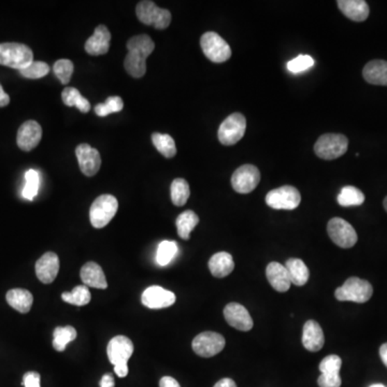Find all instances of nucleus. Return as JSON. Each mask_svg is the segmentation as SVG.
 <instances>
[{
  "mask_svg": "<svg viewBox=\"0 0 387 387\" xmlns=\"http://www.w3.org/2000/svg\"><path fill=\"white\" fill-rule=\"evenodd\" d=\"M155 49L154 41L147 35L131 37L127 42L126 55L124 67L127 74L133 78H142L147 72V58Z\"/></svg>",
  "mask_w": 387,
  "mask_h": 387,
  "instance_id": "nucleus-1",
  "label": "nucleus"
},
{
  "mask_svg": "<svg viewBox=\"0 0 387 387\" xmlns=\"http://www.w3.org/2000/svg\"><path fill=\"white\" fill-rule=\"evenodd\" d=\"M33 62V53L27 45L17 42L0 43V65L22 70Z\"/></svg>",
  "mask_w": 387,
  "mask_h": 387,
  "instance_id": "nucleus-2",
  "label": "nucleus"
},
{
  "mask_svg": "<svg viewBox=\"0 0 387 387\" xmlns=\"http://www.w3.org/2000/svg\"><path fill=\"white\" fill-rule=\"evenodd\" d=\"M373 288L368 281L352 277L343 286L336 290L335 296L339 302H353L363 304L372 297Z\"/></svg>",
  "mask_w": 387,
  "mask_h": 387,
  "instance_id": "nucleus-3",
  "label": "nucleus"
},
{
  "mask_svg": "<svg viewBox=\"0 0 387 387\" xmlns=\"http://www.w3.org/2000/svg\"><path fill=\"white\" fill-rule=\"evenodd\" d=\"M349 140L341 133H325L314 145V152L320 158L333 160L347 153Z\"/></svg>",
  "mask_w": 387,
  "mask_h": 387,
  "instance_id": "nucleus-4",
  "label": "nucleus"
},
{
  "mask_svg": "<svg viewBox=\"0 0 387 387\" xmlns=\"http://www.w3.org/2000/svg\"><path fill=\"white\" fill-rule=\"evenodd\" d=\"M135 15L141 23L156 29H166L172 23L170 11L157 7L153 1L149 0H143L137 5Z\"/></svg>",
  "mask_w": 387,
  "mask_h": 387,
  "instance_id": "nucleus-5",
  "label": "nucleus"
},
{
  "mask_svg": "<svg viewBox=\"0 0 387 387\" xmlns=\"http://www.w3.org/2000/svg\"><path fill=\"white\" fill-rule=\"evenodd\" d=\"M119 209V202L115 196L101 195L93 202L90 210V224L95 229H104L115 217Z\"/></svg>",
  "mask_w": 387,
  "mask_h": 387,
  "instance_id": "nucleus-6",
  "label": "nucleus"
},
{
  "mask_svg": "<svg viewBox=\"0 0 387 387\" xmlns=\"http://www.w3.org/2000/svg\"><path fill=\"white\" fill-rule=\"evenodd\" d=\"M202 52L206 58L216 64L229 60L231 56V49L219 33L208 31L204 33L200 39Z\"/></svg>",
  "mask_w": 387,
  "mask_h": 387,
  "instance_id": "nucleus-7",
  "label": "nucleus"
},
{
  "mask_svg": "<svg viewBox=\"0 0 387 387\" xmlns=\"http://www.w3.org/2000/svg\"><path fill=\"white\" fill-rule=\"evenodd\" d=\"M327 233L333 242L343 249L354 247L359 239L354 227L341 217H334L328 222Z\"/></svg>",
  "mask_w": 387,
  "mask_h": 387,
  "instance_id": "nucleus-8",
  "label": "nucleus"
},
{
  "mask_svg": "<svg viewBox=\"0 0 387 387\" xmlns=\"http://www.w3.org/2000/svg\"><path fill=\"white\" fill-rule=\"evenodd\" d=\"M302 202L299 190L286 186L270 190L266 195V204L276 210H295Z\"/></svg>",
  "mask_w": 387,
  "mask_h": 387,
  "instance_id": "nucleus-9",
  "label": "nucleus"
},
{
  "mask_svg": "<svg viewBox=\"0 0 387 387\" xmlns=\"http://www.w3.org/2000/svg\"><path fill=\"white\" fill-rule=\"evenodd\" d=\"M247 129V120L241 113L229 115L219 129L217 137L223 145H233L243 138Z\"/></svg>",
  "mask_w": 387,
  "mask_h": 387,
  "instance_id": "nucleus-10",
  "label": "nucleus"
},
{
  "mask_svg": "<svg viewBox=\"0 0 387 387\" xmlns=\"http://www.w3.org/2000/svg\"><path fill=\"white\" fill-rule=\"evenodd\" d=\"M225 338L214 331H204L192 340V347L196 354L204 359L215 356L225 347Z\"/></svg>",
  "mask_w": 387,
  "mask_h": 387,
  "instance_id": "nucleus-11",
  "label": "nucleus"
},
{
  "mask_svg": "<svg viewBox=\"0 0 387 387\" xmlns=\"http://www.w3.org/2000/svg\"><path fill=\"white\" fill-rule=\"evenodd\" d=\"M261 181V172L254 165H243L233 172L231 186L239 194H249L253 192Z\"/></svg>",
  "mask_w": 387,
  "mask_h": 387,
  "instance_id": "nucleus-12",
  "label": "nucleus"
},
{
  "mask_svg": "<svg viewBox=\"0 0 387 387\" xmlns=\"http://www.w3.org/2000/svg\"><path fill=\"white\" fill-rule=\"evenodd\" d=\"M107 353L110 363H113L115 367L127 365L133 353V343L125 336H117L110 340Z\"/></svg>",
  "mask_w": 387,
  "mask_h": 387,
  "instance_id": "nucleus-13",
  "label": "nucleus"
},
{
  "mask_svg": "<svg viewBox=\"0 0 387 387\" xmlns=\"http://www.w3.org/2000/svg\"><path fill=\"white\" fill-rule=\"evenodd\" d=\"M76 155L82 174L86 176H94L99 172L101 157L96 149L88 143H82L76 147Z\"/></svg>",
  "mask_w": 387,
  "mask_h": 387,
  "instance_id": "nucleus-14",
  "label": "nucleus"
},
{
  "mask_svg": "<svg viewBox=\"0 0 387 387\" xmlns=\"http://www.w3.org/2000/svg\"><path fill=\"white\" fill-rule=\"evenodd\" d=\"M141 302L149 309H164L176 302V295L160 286H151L143 292Z\"/></svg>",
  "mask_w": 387,
  "mask_h": 387,
  "instance_id": "nucleus-15",
  "label": "nucleus"
},
{
  "mask_svg": "<svg viewBox=\"0 0 387 387\" xmlns=\"http://www.w3.org/2000/svg\"><path fill=\"white\" fill-rule=\"evenodd\" d=\"M224 318L231 327L241 330V331H249L254 325L249 311L242 304H237V302H231L225 306Z\"/></svg>",
  "mask_w": 387,
  "mask_h": 387,
  "instance_id": "nucleus-16",
  "label": "nucleus"
},
{
  "mask_svg": "<svg viewBox=\"0 0 387 387\" xmlns=\"http://www.w3.org/2000/svg\"><path fill=\"white\" fill-rule=\"evenodd\" d=\"M42 138V129L36 121H27L22 124L17 131V143L25 152L33 150Z\"/></svg>",
  "mask_w": 387,
  "mask_h": 387,
  "instance_id": "nucleus-17",
  "label": "nucleus"
},
{
  "mask_svg": "<svg viewBox=\"0 0 387 387\" xmlns=\"http://www.w3.org/2000/svg\"><path fill=\"white\" fill-rule=\"evenodd\" d=\"M58 271H60V258L55 253H45L37 261V278L44 284H51L58 277Z\"/></svg>",
  "mask_w": 387,
  "mask_h": 387,
  "instance_id": "nucleus-18",
  "label": "nucleus"
},
{
  "mask_svg": "<svg viewBox=\"0 0 387 387\" xmlns=\"http://www.w3.org/2000/svg\"><path fill=\"white\" fill-rule=\"evenodd\" d=\"M110 41H111V33L105 25H99L96 27L93 36H90L85 43V51L93 56L107 54L110 49Z\"/></svg>",
  "mask_w": 387,
  "mask_h": 387,
  "instance_id": "nucleus-19",
  "label": "nucleus"
},
{
  "mask_svg": "<svg viewBox=\"0 0 387 387\" xmlns=\"http://www.w3.org/2000/svg\"><path fill=\"white\" fill-rule=\"evenodd\" d=\"M266 277L269 283H270V286L277 292L286 293L290 290L292 281H290L288 269L284 265L277 263V261H272L267 266Z\"/></svg>",
  "mask_w": 387,
  "mask_h": 387,
  "instance_id": "nucleus-20",
  "label": "nucleus"
},
{
  "mask_svg": "<svg viewBox=\"0 0 387 387\" xmlns=\"http://www.w3.org/2000/svg\"><path fill=\"white\" fill-rule=\"evenodd\" d=\"M325 343V337L321 325L318 322L310 320L304 326L302 345L309 352H318Z\"/></svg>",
  "mask_w": 387,
  "mask_h": 387,
  "instance_id": "nucleus-21",
  "label": "nucleus"
},
{
  "mask_svg": "<svg viewBox=\"0 0 387 387\" xmlns=\"http://www.w3.org/2000/svg\"><path fill=\"white\" fill-rule=\"evenodd\" d=\"M337 5L340 11L352 21L363 22L368 19L370 10L365 0H338Z\"/></svg>",
  "mask_w": 387,
  "mask_h": 387,
  "instance_id": "nucleus-22",
  "label": "nucleus"
},
{
  "mask_svg": "<svg viewBox=\"0 0 387 387\" xmlns=\"http://www.w3.org/2000/svg\"><path fill=\"white\" fill-rule=\"evenodd\" d=\"M80 276L85 286L99 288V290H106L108 288L105 272L102 270L101 267L94 261H90L82 267Z\"/></svg>",
  "mask_w": 387,
  "mask_h": 387,
  "instance_id": "nucleus-23",
  "label": "nucleus"
},
{
  "mask_svg": "<svg viewBox=\"0 0 387 387\" xmlns=\"http://www.w3.org/2000/svg\"><path fill=\"white\" fill-rule=\"evenodd\" d=\"M363 79L373 85L387 86L386 60H371L363 70Z\"/></svg>",
  "mask_w": 387,
  "mask_h": 387,
  "instance_id": "nucleus-24",
  "label": "nucleus"
},
{
  "mask_svg": "<svg viewBox=\"0 0 387 387\" xmlns=\"http://www.w3.org/2000/svg\"><path fill=\"white\" fill-rule=\"evenodd\" d=\"M235 268L233 256L227 252L214 254L209 261V269L215 278H225L233 272Z\"/></svg>",
  "mask_w": 387,
  "mask_h": 387,
  "instance_id": "nucleus-25",
  "label": "nucleus"
},
{
  "mask_svg": "<svg viewBox=\"0 0 387 387\" xmlns=\"http://www.w3.org/2000/svg\"><path fill=\"white\" fill-rule=\"evenodd\" d=\"M7 302L13 309L21 313H28L33 306V297L31 292L23 288H13L7 293Z\"/></svg>",
  "mask_w": 387,
  "mask_h": 387,
  "instance_id": "nucleus-26",
  "label": "nucleus"
},
{
  "mask_svg": "<svg viewBox=\"0 0 387 387\" xmlns=\"http://www.w3.org/2000/svg\"><path fill=\"white\" fill-rule=\"evenodd\" d=\"M286 267L290 274V281L295 286H304L309 280V269L302 259L290 258L286 261Z\"/></svg>",
  "mask_w": 387,
  "mask_h": 387,
  "instance_id": "nucleus-27",
  "label": "nucleus"
},
{
  "mask_svg": "<svg viewBox=\"0 0 387 387\" xmlns=\"http://www.w3.org/2000/svg\"><path fill=\"white\" fill-rule=\"evenodd\" d=\"M198 223H199V217L195 212L192 210L184 211L178 216L176 221L178 235L184 240H188L190 238V233L194 231Z\"/></svg>",
  "mask_w": 387,
  "mask_h": 387,
  "instance_id": "nucleus-28",
  "label": "nucleus"
},
{
  "mask_svg": "<svg viewBox=\"0 0 387 387\" xmlns=\"http://www.w3.org/2000/svg\"><path fill=\"white\" fill-rule=\"evenodd\" d=\"M62 99L65 105L68 107H76L82 113H88L92 108L90 101L74 88H65L63 90Z\"/></svg>",
  "mask_w": 387,
  "mask_h": 387,
  "instance_id": "nucleus-29",
  "label": "nucleus"
},
{
  "mask_svg": "<svg viewBox=\"0 0 387 387\" xmlns=\"http://www.w3.org/2000/svg\"><path fill=\"white\" fill-rule=\"evenodd\" d=\"M152 142L163 156L166 158H172L176 156V147L172 135L166 133H154L152 135Z\"/></svg>",
  "mask_w": 387,
  "mask_h": 387,
  "instance_id": "nucleus-30",
  "label": "nucleus"
},
{
  "mask_svg": "<svg viewBox=\"0 0 387 387\" xmlns=\"http://www.w3.org/2000/svg\"><path fill=\"white\" fill-rule=\"evenodd\" d=\"M76 330L72 326L55 328L53 334V347L58 352H64L67 345L76 339Z\"/></svg>",
  "mask_w": 387,
  "mask_h": 387,
  "instance_id": "nucleus-31",
  "label": "nucleus"
},
{
  "mask_svg": "<svg viewBox=\"0 0 387 387\" xmlns=\"http://www.w3.org/2000/svg\"><path fill=\"white\" fill-rule=\"evenodd\" d=\"M338 204L343 207L361 206L365 201V195L355 186H345L338 195Z\"/></svg>",
  "mask_w": 387,
  "mask_h": 387,
  "instance_id": "nucleus-32",
  "label": "nucleus"
},
{
  "mask_svg": "<svg viewBox=\"0 0 387 387\" xmlns=\"http://www.w3.org/2000/svg\"><path fill=\"white\" fill-rule=\"evenodd\" d=\"M170 195L174 206L182 207L188 202L190 195V186L188 181L178 178L174 180L170 186Z\"/></svg>",
  "mask_w": 387,
  "mask_h": 387,
  "instance_id": "nucleus-33",
  "label": "nucleus"
},
{
  "mask_svg": "<svg viewBox=\"0 0 387 387\" xmlns=\"http://www.w3.org/2000/svg\"><path fill=\"white\" fill-rule=\"evenodd\" d=\"M62 298L67 304L82 306L90 304L92 296H90L88 286H79L74 288L70 293H63Z\"/></svg>",
  "mask_w": 387,
  "mask_h": 387,
  "instance_id": "nucleus-34",
  "label": "nucleus"
},
{
  "mask_svg": "<svg viewBox=\"0 0 387 387\" xmlns=\"http://www.w3.org/2000/svg\"><path fill=\"white\" fill-rule=\"evenodd\" d=\"M179 247L174 241H163L158 245L156 253V261L159 266H167L178 254Z\"/></svg>",
  "mask_w": 387,
  "mask_h": 387,
  "instance_id": "nucleus-35",
  "label": "nucleus"
},
{
  "mask_svg": "<svg viewBox=\"0 0 387 387\" xmlns=\"http://www.w3.org/2000/svg\"><path fill=\"white\" fill-rule=\"evenodd\" d=\"M39 186H40V176L39 172L33 169H29L25 174V186L22 192V195L25 199L33 200L38 194Z\"/></svg>",
  "mask_w": 387,
  "mask_h": 387,
  "instance_id": "nucleus-36",
  "label": "nucleus"
},
{
  "mask_svg": "<svg viewBox=\"0 0 387 387\" xmlns=\"http://www.w3.org/2000/svg\"><path fill=\"white\" fill-rule=\"evenodd\" d=\"M124 108V102L119 96H112L106 100L105 104H98L94 108L96 115L100 117H105L111 113H117L121 112Z\"/></svg>",
  "mask_w": 387,
  "mask_h": 387,
  "instance_id": "nucleus-37",
  "label": "nucleus"
},
{
  "mask_svg": "<svg viewBox=\"0 0 387 387\" xmlns=\"http://www.w3.org/2000/svg\"><path fill=\"white\" fill-rule=\"evenodd\" d=\"M19 74L27 79H41L48 76L50 72V66L44 62H35L33 60L29 66L24 69L19 70Z\"/></svg>",
  "mask_w": 387,
  "mask_h": 387,
  "instance_id": "nucleus-38",
  "label": "nucleus"
},
{
  "mask_svg": "<svg viewBox=\"0 0 387 387\" xmlns=\"http://www.w3.org/2000/svg\"><path fill=\"white\" fill-rule=\"evenodd\" d=\"M74 63L69 60H60L55 63L53 66V72L55 76L60 79V81L63 84H68L72 79V74H74Z\"/></svg>",
  "mask_w": 387,
  "mask_h": 387,
  "instance_id": "nucleus-39",
  "label": "nucleus"
},
{
  "mask_svg": "<svg viewBox=\"0 0 387 387\" xmlns=\"http://www.w3.org/2000/svg\"><path fill=\"white\" fill-rule=\"evenodd\" d=\"M343 361L338 355L326 356L320 363V371L324 374H340Z\"/></svg>",
  "mask_w": 387,
  "mask_h": 387,
  "instance_id": "nucleus-40",
  "label": "nucleus"
},
{
  "mask_svg": "<svg viewBox=\"0 0 387 387\" xmlns=\"http://www.w3.org/2000/svg\"><path fill=\"white\" fill-rule=\"evenodd\" d=\"M314 65L313 58L310 55H299L297 58L288 62V69L292 74H299L310 69Z\"/></svg>",
  "mask_w": 387,
  "mask_h": 387,
  "instance_id": "nucleus-41",
  "label": "nucleus"
},
{
  "mask_svg": "<svg viewBox=\"0 0 387 387\" xmlns=\"http://www.w3.org/2000/svg\"><path fill=\"white\" fill-rule=\"evenodd\" d=\"M318 384L320 387H340L343 384V380L340 374H324L322 373L318 379Z\"/></svg>",
  "mask_w": 387,
  "mask_h": 387,
  "instance_id": "nucleus-42",
  "label": "nucleus"
},
{
  "mask_svg": "<svg viewBox=\"0 0 387 387\" xmlns=\"http://www.w3.org/2000/svg\"><path fill=\"white\" fill-rule=\"evenodd\" d=\"M40 374L35 371H29L23 377V385L24 387H41L40 386Z\"/></svg>",
  "mask_w": 387,
  "mask_h": 387,
  "instance_id": "nucleus-43",
  "label": "nucleus"
},
{
  "mask_svg": "<svg viewBox=\"0 0 387 387\" xmlns=\"http://www.w3.org/2000/svg\"><path fill=\"white\" fill-rule=\"evenodd\" d=\"M159 387H181L178 381L172 377H164L159 381Z\"/></svg>",
  "mask_w": 387,
  "mask_h": 387,
  "instance_id": "nucleus-44",
  "label": "nucleus"
},
{
  "mask_svg": "<svg viewBox=\"0 0 387 387\" xmlns=\"http://www.w3.org/2000/svg\"><path fill=\"white\" fill-rule=\"evenodd\" d=\"M99 385L100 387H115V381L113 375L111 373H107V374L104 375L101 380H100Z\"/></svg>",
  "mask_w": 387,
  "mask_h": 387,
  "instance_id": "nucleus-45",
  "label": "nucleus"
},
{
  "mask_svg": "<svg viewBox=\"0 0 387 387\" xmlns=\"http://www.w3.org/2000/svg\"><path fill=\"white\" fill-rule=\"evenodd\" d=\"M10 97L5 90H3V86L0 84V108L6 107V106L9 105Z\"/></svg>",
  "mask_w": 387,
  "mask_h": 387,
  "instance_id": "nucleus-46",
  "label": "nucleus"
},
{
  "mask_svg": "<svg viewBox=\"0 0 387 387\" xmlns=\"http://www.w3.org/2000/svg\"><path fill=\"white\" fill-rule=\"evenodd\" d=\"M213 387H237V385H236L235 381L231 380V379L224 378L216 383Z\"/></svg>",
  "mask_w": 387,
  "mask_h": 387,
  "instance_id": "nucleus-47",
  "label": "nucleus"
},
{
  "mask_svg": "<svg viewBox=\"0 0 387 387\" xmlns=\"http://www.w3.org/2000/svg\"><path fill=\"white\" fill-rule=\"evenodd\" d=\"M115 372L117 373L119 378H125L129 374V366L127 365H121V366L115 367Z\"/></svg>",
  "mask_w": 387,
  "mask_h": 387,
  "instance_id": "nucleus-48",
  "label": "nucleus"
},
{
  "mask_svg": "<svg viewBox=\"0 0 387 387\" xmlns=\"http://www.w3.org/2000/svg\"><path fill=\"white\" fill-rule=\"evenodd\" d=\"M380 356L382 359L383 363L387 367V343L381 345L380 347Z\"/></svg>",
  "mask_w": 387,
  "mask_h": 387,
  "instance_id": "nucleus-49",
  "label": "nucleus"
},
{
  "mask_svg": "<svg viewBox=\"0 0 387 387\" xmlns=\"http://www.w3.org/2000/svg\"><path fill=\"white\" fill-rule=\"evenodd\" d=\"M383 206H384V209L386 210L387 212V196L385 197L384 202H383Z\"/></svg>",
  "mask_w": 387,
  "mask_h": 387,
  "instance_id": "nucleus-50",
  "label": "nucleus"
},
{
  "mask_svg": "<svg viewBox=\"0 0 387 387\" xmlns=\"http://www.w3.org/2000/svg\"><path fill=\"white\" fill-rule=\"evenodd\" d=\"M369 387H386V386H385V385H383V384H373V385H371V386H369Z\"/></svg>",
  "mask_w": 387,
  "mask_h": 387,
  "instance_id": "nucleus-51",
  "label": "nucleus"
}]
</instances>
